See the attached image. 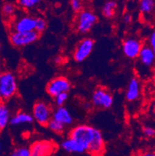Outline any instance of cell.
I'll use <instances>...</instances> for the list:
<instances>
[{"label":"cell","mask_w":155,"mask_h":156,"mask_svg":"<svg viewBox=\"0 0 155 156\" xmlns=\"http://www.w3.org/2000/svg\"><path fill=\"white\" fill-rule=\"evenodd\" d=\"M69 137L85 144L88 152L93 156H102L105 151V141L101 131L88 124H79L69 132Z\"/></svg>","instance_id":"obj_1"},{"label":"cell","mask_w":155,"mask_h":156,"mask_svg":"<svg viewBox=\"0 0 155 156\" xmlns=\"http://www.w3.org/2000/svg\"><path fill=\"white\" fill-rule=\"evenodd\" d=\"M18 85L15 75L9 71L0 72V101H5L17 93Z\"/></svg>","instance_id":"obj_2"},{"label":"cell","mask_w":155,"mask_h":156,"mask_svg":"<svg viewBox=\"0 0 155 156\" xmlns=\"http://www.w3.org/2000/svg\"><path fill=\"white\" fill-rule=\"evenodd\" d=\"M98 16L95 12L90 9H82L75 20V28L80 34H87L92 29L97 23Z\"/></svg>","instance_id":"obj_3"},{"label":"cell","mask_w":155,"mask_h":156,"mask_svg":"<svg viewBox=\"0 0 155 156\" xmlns=\"http://www.w3.org/2000/svg\"><path fill=\"white\" fill-rule=\"evenodd\" d=\"M53 110L49 104L44 101H38L33 107V117L41 126H47L52 119Z\"/></svg>","instance_id":"obj_4"},{"label":"cell","mask_w":155,"mask_h":156,"mask_svg":"<svg viewBox=\"0 0 155 156\" xmlns=\"http://www.w3.org/2000/svg\"><path fill=\"white\" fill-rule=\"evenodd\" d=\"M40 34L35 30L30 32L12 31L9 35V41L16 48H22L36 42Z\"/></svg>","instance_id":"obj_5"},{"label":"cell","mask_w":155,"mask_h":156,"mask_svg":"<svg viewBox=\"0 0 155 156\" xmlns=\"http://www.w3.org/2000/svg\"><path fill=\"white\" fill-rule=\"evenodd\" d=\"M72 88L70 81L64 76H58L47 86V93L52 97H56L61 93H68Z\"/></svg>","instance_id":"obj_6"},{"label":"cell","mask_w":155,"mask_h":156,"mask_svg":"<svg viewBox=\"0 0 155 156\" xmlns=\"http://www.w3.org/2000/svg\"><path fill=\"white\" fill-rule=\"evenodd\" d=\"M92 103L98 108L109 109L113 104V95L105 88L98 87L92 93Z\"/></svg>","instance_id":"obj_7"},{"label":"cell","mask_w":155,"mask_h":156,"mask_svg":"<svg viewBox=\"0 0 155 156\" xmlns=\"http://www.w3.org/2000/svg\"><path fill=\"white\" fill-rule=\"evenodd\" d=\"M55 143L48 140L34 141L30 146V156H51L55 150Z\"/></svg>","instance_id":"obj_8"},{"label":"cell","mask_w":155,"mask_h":156,"mask_svg":"<svg viewBox=\"0 0 155 156\" xmlns=\"http://www.w3.org/2000/svg\"><path fill=\"white\" fill-rule=\"evenodd\" d=\"M95 42L91 38H84L75 47L73 53L74 59L77 62H82L92 53Z\"/></svg>","instance_id":"obj_9"},{"label":"cell","mask_w":155,"mask_h":156,"mask_svg":"<svg viewBox=\"0 0 155 156\" xmlns=\"http://www.w3.org/2000/svg\"><path fill=\"white\" fill-rule=\"evenodd\" d=\"M143 44L140 40L135 37H128L123 42V51L125 56L130 59L138 58Z\"/></svg>","instance_id":"obj_10"},{"label":"cell","mask_w":155,"mask_h":156,"mask_svg":"<svg viewBox=\"0 0 155 156\" xmlns=\"http://www.w3.org/2000/svg\"><path fill=\"white\" fill-rule=\"evenodd\" d=\"M12 31L30 32L35 30V18L29 15H24L17 18L12 24Z\"/></svg>","instance_id":"obj_11"},{"label":"cell","mask_w":155,"mask_h":156,"mask_svg":"<svg viewBox=\"0 0 155 156\" xmlns=\"http://www.w3.org/2000/svg\"><path fill=\"white\" fill-rule=\"evenodd\" d=\"M61 146L65 151L68 153L81 154V153H84L88 151L87 147L85 144L69 137L62 141Z\"/></svg>","instance_id":"obj_12"},{"label":"cell","mask_w":155,"mask_h":156,"mask_svg":"<svg viewBox=\"0 0 155 156\" xmlns=\"http://www.w3.org/2000/svg\"><path fill=\"white\" fill-rule=\"evenodd\" d=\"M52 119L64 124L65 127L70 126L73 124V117L69 110L64 106L57 107L54 110L52 113Z\"/></svg>","instance_id":"obj_13"},{"label":"cell","mask_w":155,"mask_h":156,"mask_svg":"<svg viewBox=\"0 0 155 156\" xmlns=\"http://www.w3.org/2000/svg\"><path fill=\"white\" fill-rule=\"evenodd\" d=\"M140 94V83L136 78H132L128 84L126 92V99L130 102L137 100Z\"/></svg>","instance_id":"obj_14"},{"label":"cell","mask_w":155,"mask_h":156,"mask_svg":"<svg viewBox=\"0 0 155 156\" xmlns=\"http://www.w3.org/2000/svg\"><path fill=\"white\" fill-rule=\"evenodd\" d=\"M138 58L141 64L147 67L152 66L155 62L154 52L148 44L143 45Z\"/></svg>","instance_id":"obj_15"},{"label":"cell","mask_w":155,"mask_h":156,"mask_svg":"<svg viewBox=\"0 0 155 156\" xmlns=\"http://www.w3.org/2000/svg\"><path fill=\"white\" fill-rule=\"evenodd\" d=\"M33 121V117L31 114L25 112L19 111L11 117L9 124L12 126H19L23 124H30Z\"/></svg>","instance_id":"obj_16"},{"label":"cell","mask_w":155,"mask_h":156,"mask_svg":"<svg viewBox=\"0 0 155 156\" xmlns=\"http://www.w3.org/2000/svg\"><path fill=\"white\" fill-rule=\"evenodd\" d=\"M11 112L9 106L4 103H0V131L7 127L11 119Z\"/></svg>","instance_id":"obj_17"},{"label":"cell","mask_w":155,"mask_h":156,"mask_svg":"<svg viewBox=\"0 0 155 156\" xmlns=\"http://www.w3.org/2000/svg\"><path fill=\"white\" fill-rule=\"evenodd\" d=\"M117 9V2L115 1H107L103 4L102 8V13L107 19H112L115 16Z\"/></svg>","instance_id":"obj_18"},{"label":"cell","mask_w":155,"mask_h":156,"mask_svg":"<svg viewBox=\"0 0 155 156\" xmlns=\"http://www.w3.org/2000/svg\"><path fill=\"white\" fill-rule=\"evenodd\" d=\"M140 12L143 15H150L155 10V1L153 0H141L139 4Z\"/></svg>","instance_id":"obj_19"},{"label":"cell","mask_w":155,"mask_h":156,"mask_svg":"<svg viewBox=\"0 0 155 156\" xmlns=\"http://www.w3.org/2000/svg\"><path fill=\"white\" fill-rule=\"evenodd\" d=\"M47 126H48V127L51 130V131H53V132L59 134L64 133V131H65V127H66L64 124L56 121V120H54V119H51Z\"/></svg>","instance_id":"obj_20"},{"label":"cell","mask_w":155,"mask_h":156,"mask_svg":"<svg viewBox=\"0 0 155 156\" xmlns=\"http://www.w3.org/2000/svg\"><path fill=\"white\" fill-rule=\"evenodd\" d=\"M9 156H30L29 147L25 146H19V147H15Z\"/></svg>","instance_id":"obj_21"},{"label":"cell","mask_w":155,"mask_h":156,"mask_svg":"<svg viewBox=\"0 0 155 156\" xmlns=\"http://www.w3.org/2000/svg\"><path fill=\"white\" fill-rule=\"evenodd\" d=\"M41 2L40 0H19L17 4L25 9H30L34 8Z\"/></svg>","instance_id":"obj_22"},{"label":"cell","mask_w":155,"mask_h":156,"mask_svg":"<svg viewBox=\"0 0 155 156\" xmlns=\"http://www.w3.org/2000/svg\"><path fill=\"white\" fill-rule=\"evenodd\" d=\"M2 12L5 16L10 17L15 13L16 12V5L12 2H5L3 4L2 7Z\"/></svg>","instance_id":"obj_23"},{"label":"cell","mask_w":155,"mask_h":156,"mask_svg":"<svg viewBox=\"0 0 155 156\" xmlns=\"http://www.w3.org/2000/svg\"><path fill=\"white\" fill-rule=\"evenodd\" d=\"M47 28V22L43 17L35 18V30H34L37 32L38 34L44 32Z\"/></svg>","instance_id":"obj_24"},{"label":"cell","mask_w":155,"mask_h":156,"mask_svg":"<svg viewBox=\"0 0 155 156\" xmlns=\"http://www.w3.org/2000/svg\"><path fill=\"white\" fill-rule=\"evenodd\" d=\"M68 93H61L58 96H57L56 97H55V104L57 105L58 107H59V106H63V105L65 104V102L68 100Z\"/></svg>","instance_id":"obj_25"},{"label":"cell","mask_w":155,"mask_h":156,"mask_svg":"<svg viewBox=\"0 0 155 156\" xmlns=\"http://www.w3.org/2000/svg\"><path fill=\"white\" fill-rule=\"evenodd\" d=\"M72 10L76 12H80L83 9V3L80 0H72L70 2Z\"/></svg>","instance_id":"obj_26"},{"label":"cell","mask_w":155,"mask_h":156,"mask_svg":"<svg viewBox=\"0 0 155 156\" xmlns=\"http://www.w3.org/2000/svg\"><path fill=\"white\" fill-rule=\"evenodd\" d=\"M143 133L146 137H155V128L150 126H146L143 127Z\"/></svg>","instance_id":"obj_27"},{"label":"cell","mask_w":155,"mask_h":156,"mask_svg":"<svg viewBox=\"0 0 155 156\" xmlns=\"http://www.w3.org/2000/svg\"><path fill=\"white\" fill-rule=\"evenodd\" d=\"M149 46L152 48V50L153 51L155 55V30H153V32L151 33V34L149 37Z\"/></svg>","instance_id":"obj_28"},{"label":"cell","mask_w":155,"mask_h":156,"mask_svg":"<svg viewBox=\"0 0 155 156\" xmlns=\"http://www.w3.org/2000/svg\"><path fill=\"white\" fill-rule=\"evenodd\" d=\"M123 20L125 23H130L132 21V16L128 12H126L124 15L123 16Z\"/></svg>","instance_id":"obj_29"},{"label":"cell","mask_w":155,"mask_h":156,"mask_svg":"<svg viewBox=\"0 0 155 156\" xmlns=\"http://www.w3.org/2000/svg\"><path fill=\"white\" fill-rule=\"evenodd\" d=\"M138 156H155V152L151 151H147L144 152H142Z\"/></svg>","instance_id":"obj_30"},{"label":"cell","mask_w":155,"mask_h":156,"mask_svg":"<svg viewBox=\"0 0 155 156\" xmlns=\"http://www.w3.org/2000/svg\"><path fill=\"white\" fill-rule=\"evenodd\" d=\"M55 61V62H56L57 64H60L61 62H62V58H61V57H57Z\"/></svg>","instance_id":"obj_31"},{"label":"cell","mask_w":155,"mask_h":156,"mask_svg":"<svg viewBox=\"0 0 155 156\" xmlns=\"http://www.w3.org/2000/svg\"><path fill=\"white\" fill-rule=\"evenodd\" d=\"M2 142H1V141H0V154H1V152H2Z\"/></svg>","instance_id":"obj_32"},{"label":"cell","mask_w":155,"mask_h":156,"mask_svg":"<svg viewBox=\"0 0 155 156\" xmlns=\"http://www.w3.org/2000/svg\"><path fill=\"white\" fill-rule=\"evenodd\" d=\"M1 49H2V42L0 41V51H1Z\"/></svg>","instance_id":"obj_33"}]
</instances>
